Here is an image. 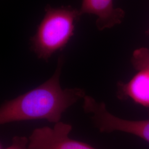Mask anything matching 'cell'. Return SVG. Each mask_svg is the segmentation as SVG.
<instances>
[{"label":"cell","instance_id":"cell-1","mask_svg":"<svg viewBox=\"0 0 149 149\" xmlns=\"http://www.w3.org/2000/svg\"><path fill=\"white\" fill-rule=\"evenodd\" d=\"M64 58L59 57L53 75L43 84L15 98L4 102L0 109V124L45 119L56 123L62 114L86 96L80 88L63 89L60 77Z\"/></svg>","mask_w":149,"mask_h":149},{"label":"cell","instance_id":"cell-2","mask_svg":"<svg viewBox=\"0 0 149 149\" xmlns=\"http://www.w3.org/2000/svg\"><path fill=\"white\" fill-rule=\"evenodd\" d=\"M80 10L70 6L53 7L48 5L36 34L31 39V49L39 59L48 61L54 54L65 48L74 35Z\"/></svg>","mask_w":149,"mask_h":149},{"label":"cell","instance_id":"cell-3","mask_svg":"<svg viewBox=\"0 0 149 149\" xmlns=\"http://www.w3.org/2000/svg\"><path fill=\"white\" fill-rule=\"evenodd\" d=\"M83 100L84 112L91 114L92 122L101 132L120 131L134 134L149 143V119L129 120L121 119L108 112L103 102H98L87 95Z\"/></svg>","mask_w":149,"mask_h":149},{"label":"cell","instance_id":"cell-4","mask_svg":"<svg viewBox=\"0 0 149 149\" xmlns=\"http://www.w3.org/2000/svg\"><path fill=\"white\" fill-rule=\"evenodd\" d=\"M72 126L59 122L53 128H37L29 137V149H96L69 136Z\"/></svg>","mask_w":149,"mask_h":149},{"label":"cell","instance_id":"cell-5","mask_svg":"<svg viewBox=\"0 0 149 149\" xmlns=\"http://www.w3.org/2000/svg\"><path fill=\"white\" fill-rule=\"evenodd\" d=\"M80 13L97 17L96 27L100 31L120 24L125 15L124 11L114 6L113 0H82Z\"/></svg>","mask_w":149,"mask_h":149},{"label":"cell","instance_id":"cell-6","mask_svg":"<svg viewBox=\"0 0 149 149\" xmlns=\"http://www.w3.org/2000/svg\"><path fill=\"white\" fill-rule=\"evenodd\" d=\"M118 98H130L134 102L149 108V69L141 70L127 83L117 84Z\"/></svg>","mask_w":149,"mask_h":149},{"label":"cell","instance_id":"cell-7","mask_svg":"<svg viewBox=\"0 0 149 149\" xmlns=\"http://www.w3.org/2000/svg\"><path fill=\"white\" fill-rule=\"evenodd\" d=\"M134 68L138 70L149 69V49L141 48L136 49L131 59Z\"/></svg>","mask_w":149,"mask_h":149},{"label":"cell","instance_id":"cell-8","mask_svg":"<svg viewBox=\"0 0 149 149\" xmlns=\"http://www.w3.org/2000/svg\"><path fill=\"white\" fill-rule=\"evenodd\" d=\"M29 139L25 136H16L13 137L12 144L5 149H29Z\"/></svg>","mask_w":149,"mask_h":149},{"label":"cell","instance_id":"cell-9","mask_svg":"<svg viewBox=\"0 0 149 149\" xmlns=\"http://www.w3.org/2000/svg\"><path fill=\"white\" fill-rule=\"evenodd\" d=\"M146 33H147L148 35H149V29H148V30L146 31Z\"/></svg>","mask_w":149,"mask_h":149}]
</instances>
